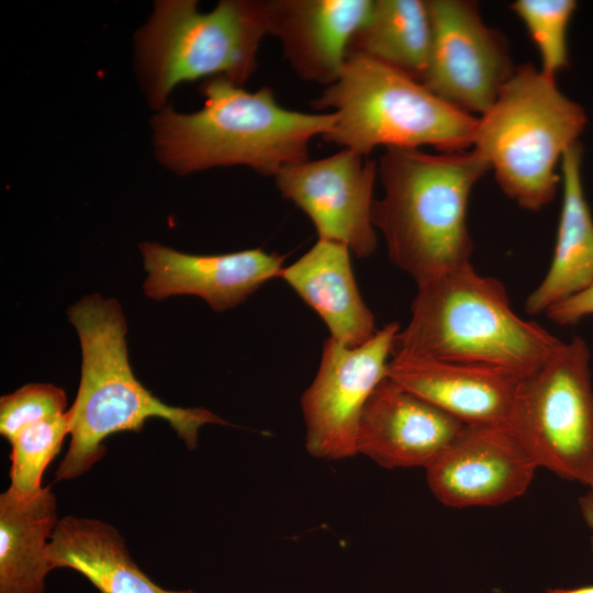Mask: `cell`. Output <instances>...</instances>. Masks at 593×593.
I'll list each match as a JSON object with an SVG mask.
<instances>
[{"instance_id":"obj_1","label":"cell","mask_w":593,"mask_h":593,"mask_svg":"<svg viewBox=\"0 0 593 593\" xmlns=\"http://www.w3.org/2000/svg\"><path fill=\"white\" fill-rule=\"evenodd\" d=\"M202 109L184 114L163 108L153 118L159 161L179 175L242 165L276 177L286 167L309 160V144L336 124L337 115L304 113L281 107L273 91L245 90L223 77L201 88Z\"/></svg>"},{"instance_id":"obj_2","label":"cell","mask_w":593,"mask_h":593,"mask_svg":"<svg viewBox=\"0 0 593 593\" xmlns=\"http://www.w3.org/2000/svg\"><path fill=\"white\" fill-rule=\"evenodd\" d=\"M81 346V377L76 400L67 411L70 443L56 481L75 479L105 455L104 439L120 432H139L146 419L168 422L188 449L198 446L205 424H228L203 407L171 406L134 376L128 362L126 321L120 303L99 294L85 295L67 310Z\"/></svg>"},{"instance_id":"obj_3","label":"cell","mask_w":593,"mask_h":593,"mask_svg":"<svg viewBox=\"0 0 593 593\" xmlns=\"http://www.w3.org/2000/svg\"><path fill=\"white\" fill-rule=\"evenodd\" d=\"M561 344L517 315L504 284L468 261L417 284L410 321L399 331L392 355L496 368L525 379Z\"/></svg>"},{"instance_id":"obj_4","label":"cell","mask_w":593,"mask_h":593,"mask_svg":"<svg viewBox=\"0 0 593 593\" xmlns=\"http://www.w3.org/2000/svg\"><path fill=\"white\" fill-rule=\"evenodd\" d=\"M489 170L473 148L428 154L390 147L380 156L384 193L373 202L372 222L385 239L391 262L416 284L470 261L469 197Z\"/></svg>"},{"instance_id":"obj_5","label":"cell","mask_w":593,"mask_h":593,"mask_svg":"<svg viewBox=\"0 0 593 593\" xmlns=\"http://www.w3.org/2000/svg\"><path fill=\"white\" fill-rule=\"evenodd\" d=\"M586 122L584 109L560 91L556 78L525 64L478 119L472 146L507 198L538 211L555 199L557 166Z\"/></svg>"},{"instance_id":"obj_6","label":"cell","mask_w":593,"mask_h":593,"mask_svg":"<svg viewBox=\"0 0 593 593\" xmlns=\"http://www.w3.org/2000/svg\"><path fill=\"white\" fill-rule=\"evenodd\" d=\"M311 105L337 115L325 141L363 157L379 146L467 150L478 123L421 81L362 55L347 56L339 78Z\"/></svg>"},{"instance_id":"obj_7","label":"cell","mask_w":593,"mask_h":593,"mask_svg":"<svg viewBox=\"0 0 593 593\" xmlns=\"http://www.w3.org/2000/svg\"><path fill=\"white\" fill-rule=\"evenodd\" d=\"M269 34L268 0H222L209 12L194 0H159L136 34L139 75L152 107L160 110L176 86L223 77L243 86L257 67Z\"/></svg>"},{"instance_id":"obj_8","label":"cell","mask_w":593,"mask_h":593,"mask_svg":"<svg viewBox=\"0 0 593 593\" xmlns=\"http://www.w3.org/2000/svg\"><path fill=\"white\" fill-rule=\"evenodd\" d=\"M586 342L574 337L522 380L505 426L533 459L567 481L593 485V387Z\"/></svg>"},{"instance_id":"obj_9","label":"cell","mask_w":593,"mask_h":593,"mask_svg":"<svg viewBox=\"0 0 593 593\" xmlns=\"http://www.w3.org/2000/svg\"><path fill=\"white\" fill-rule=\"evenodd\" d=\"M398 322L378 329L367 343L348 347L328 337L316 376L301 398L305 447L312 457L343 460L357 455L363 407L388 378Z\"/></svg>"},{"instance_id":"obj_10","label":"cell","mask_w":593,"mask_h":593,"mask_svg":"<svg viewBox=\"0 0 593 593\" xmlns=\"http://www.w3.org/2000/svg\"><path fill=\"white\" fill-rule=\"evenodd\" d=\"M433 41L422 83L471 114L486 112L515 71L506 40L472 1L427 0Z\"/></svg>"},{"instance_id":"obj_11","label":"cell","mask_w":593,"mask_h":593,"mask_svg":"<svg viewBox=\"0 0 593 593\" xmlns=\"http://www.w3.org/2000/svg\"><path fill=\"white\" fill-rule=\"evenodd\" d=\"M378 163L343 148L282 169L276 184L314 224L318 238L346 245L359 258L373 254V186Z\"/></svg>"},{"instance_id":"obj_12","label":"cell","mask_w":593,"mask_h":593,"mask_svg":"<svg viewBox=\"0 0 593 593\" xmlns=\"http://www.w3.org/2000/svg\"><path fill=\"white\" fill-rule=\"evenodd\" d=\"M538 467L505 425L467 426L425 468L429 490L455 508L496 506L522 496Z\"/></svg>"},{"instance_id":"obj_13","label":"cell","mask_w":593,"mask_h":593,"mask_svg":"<svg viewBox=\"0 0 593 593\" xmlns=\"http://www.w3.org/2000/svg\"><path fill=\"white\" fill-rule=\"evenodd\" d=\"M147 278L144 292L163 300L197 295L214 311L236 306L265 282L279 278L284 256L261 248L222 255H191L158 243L139 244Z\"/></svg>"},{"instance_id":"obj_14","label":"cell","mask_w":593,"mask_h":593,"mask_svg":"<svg viewBox=\"0 0 593 593\" xmlns=\"http://www.w3.org/2000/svg\"><path fill=\"white\" fill-rule=\"evenodd\" d=\"M467 426L385 378L363 407L357 454L387 469L426 468Z\"/></svg>"},{"instance_id":"obj_15","label":"cell","mask_w":593,"mask_h":593,"mask_svg":"<svg viewBox=\"0 0 593 593\" xmlns=\"http://www.w3.org/2000/svg\"><path fill=\"white\" fill-rule=\"evenodd\" d=\"M373 0H268L269 34L277 36L293 70L307 81L333 85L349 44Z\"/></svg>"},{"instance_id":"obj_16","label":"cell","mask_w":593,"mask_h":593,"mask_svg":"<svg viewBox=\"0 0 593 593\" xmlns=\"http://www.w3.org/2000/svg\"><path fill=\"white\" fill-rule=\"evenodd\" d=\"M388 378L468 426L505 425L522 378L496 368L393 354Z\"/></svg>"},{"instance_id":"obj_17","label":"cell","mask_w":593,"mask_h":593,"mask_svg":"<svg viewBox=\"0 0 593 593\" xmlns=\"http://www.w3.org/2000/svg\"><path fill=\"white\" fill-rule=\"evenodd\" d=\"M279 278L318 314L337 342L357 347L378 332L356 283L346 245L318 238L295 262L283 267Z\"/></svg>"},{"instance_id":"obj_18","label":"cell","mask_w":593,"mask_h":593,"mask_svg":"<svg viewBox=\"0 0 593 593\" xmlns=\"http://www.w3.org/2000/svg\"><path fill=\"white\" fill-rule=\"evenodd\" d=\"M582 146L570 147L561 160L562 204L548 271L525 301L527 314L546 313L593 283V217L582 182Z\"/></svg>"},{"instance_id":"obj_19","label":"cell","mask_w":593,"mask_h":593,"mask_svg":"<svg viewBox=\"0 0 593 593\" xmlns=\"http://www.w3.org/2000/svg\"><path fill=\"white\" fill-rule=\"evenodd\" d=\"M46 558L52 570L72 569L100 593H194L165 590L154 583L133 561L121 534L96 518H60L51 536Z\"/></svg>"},{"instance_id":"obj_20","label":"cell","mask_w":593,"mask_h":593,"mask_svg":"<svg viewBox=\"0 0 593 593\" xmlns=\"http://www.w3.org/2000/svg\"><path fill=\"white\" fill-rule=\"evenodd\" d=\"M59 519L52 486L21 497L0 494V593H43L52 570L46 558Z\"/></svg>"},{"instance_id":"obj_21","label":"cell","mask_w":593,"mask_h":593,"mask_svg":"<svg viewBox=\"0 0 593 593\" xmlns=\"http://www.w3.org/2000/svg\"><path fill=\"white\" fill-rule=\"evenodd\" d=\"M432 41L427 1L373 0L371 12L354 35L347 56L372 58L422 82Z\"/></svg>"},{"instance_id":"obj_22","label":"cell","mask_w":593,"mask_h":593,"mask_svg":"<svg viewBox=\"0 0 593 593\" xmlns=\"http://www.w3.org/2000/svg\"><path fill=\"white\" fill-rule=\"evenodd\" d=\"M69 433L68 412L24 427L10 441L9 489L21 497L36 494L42 489V477L46 467L60 451L64 438Z\"/></svg>"},{"instance_id":"obj_23","label":"cell","mask_w":593,"mask_h":593,"mask_svg":"<svg viewBox=\"0 0 593 593\" xmlns=\"http://www.w3.org/2000/svg\"><path fill=\"white\" fill-rule=\"evenodd\" d=\"M578 7L574 0H516L511 9L524 23L540 56V70L556 78L569 66L567 32Z\"/></svg>"},{"instance_id":"obj_24","label":"cell","mask_w":593,"mask_h":593,"mask_svg":"<svg viewBox=\"0 0 593 593\" xmlns=\"http://www.w3.org/2000/svg\"><path fill=\"white\" fill-rule=\"evenodd\" d=\"M65 391L51 383H29L0 399V434L11 441L27 425L67 412Z\"/></svg>"},{"instance_id":"obj_25","label":"cell","mask_w":593,"mask_h":593,"mask_svg":"<svg viewBox=\"0 0 593 593\" xmlns=\"http://www.w3.org/2000/svg\"><path fill=\"white\" fill-rule=\"evenodd\" d=\"M546 315L559 325H572L593 315V283L582 292L550 307Z\"/></svg>"},{"instance_id":"obj_26","label":"cell","mask_w":593,"mask_h":593,"mask_svg":"<svg viewBox=\"0 0 593 593\" xmlns=\"http://www.w3.org/2000/svg\"><path fill=\"white\" fill-rule=\"evenodd\" d=\"M580 510L590 529L593 530V485L589 486V491L579 500ZM591 547L593 553V536L591 537Z\"/></svg>"},{"instance_id":"obj_27","label":"cell","mask_w":593,"mask_h":593,"mask_svg":"<svg viewBox=\"0 0 593 593\" xmlns=\"http://www.w3.org/2000/svg\"><path fill=\"white\" fill-rule=\"evenodd\" d=\"M546 593H593V584L585 585V586L570 588V589H563V588L548 589Z\"/></svg>"}]
</instances>
